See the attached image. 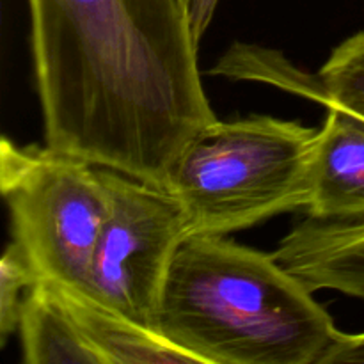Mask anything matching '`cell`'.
<instances>
[{
    "label": "cell",
    "instance_id": "cell-1",
    "mask_svg": "<svg viewBox=\"0 0 364 364\" xmlns=\"http://www.w3.org/2000/svg\"><path fill=\"white\" fill-rule=\"evenodd\" d=\"M155 331L199 364H318L340 334L274 252L205 233L178 247Z\"/></svg>",
    "mask_w": 364,
    "mask_h": 364
},
{
    "label": "cell",
    "instance_id": "cell-7",
    "mask_svg": "<svg viewBox=\"0 0 364 364\" xmlns=\"http://www.w3.org/2000/svg\"><path fill=\"white\" fill-rule=\"evenodd\" d=\"M304 212L318 220L364 217V123L327 107Z\"/></svg>",
    "mask_w": 364,
    "mask_h": 364
},
{
    "label": "cell",
    "instance_id": "cell-11",
    "mask_svg": "<svg viewBox=\"0 0 364 364\" xmlns=\"http://www.w3.org/2000/svg\"><path fill=\"white\" fill-rule=\"evenodd\" d=\"M318 364H364V333H340Z\"/></svg>",
    "mask_w": 364,
    "mask_h": 364
},
{
    "label": "cell",
    "instance_id": "cell-2",
    "mask_svg": "<svg viewBox=\"0 0 364 364\" xmlns=\"http://www.w3.org/2000/svg\"><path fill=\"white\" fill-rule=\"evenodd\" d=\"M318 132L265 114L205 124L166 185L183 205L191 233L228 235L304 210Z\"/></svg>",
    "mask_w": 364,
    "mask_h": 364
},
{
    "label": "cell",
    "instance_id": "cell-8",
    "mask_svg": "<svg viewBox=\"0 0 364 364\" xmlns=\"http://www.w3.org/2000/svg\"><path fill=\"white\" fill-rule=\"evenodd\" d=\"M55 287L102 364H199L194 355L169 343L156 331L135 323L89 295Z\"/></svg>",
    "mask_w": 364,
    "mask_h": 364
},
{
    "label": "cell",
    "instance_id": "cell-13",
    "mask_svg": "<svg viewBox=\"0 0 364 364\" xmlns=\"http://www.w3.org/2000/svg\"><path fill=\"white\" fill-rule=\"evenodd\" d=\"M363 4H364V0H363Z\"/></svg>",
    "mask_w": 364,
    "mask_h": 364
},
{
    "label": "cell",
    "instance_id": "cell-5",
    "mask_svg": "<svg viewBox=\"0 0 364 364\" xmlns=\"http://www.w3.org/2000/svg\"><path fill=\"white\" fill-rule=\"evenodd\" d=\"M210 73L267 82L364 123V31L340 43L316 75L297 70L274 50L249 45L228 50Z\"/></svg>",
    "mask_w": 364,
    "mask_h": 364
},
{
    "label": "cell",
    "instance_id": "cell-4",
    "mask_svg": "<svg viewBox=\"0 0 364 364\" xmlns=\"http://www.w3.org/2000/svg\"><path fill=\"white\" fill-rule=\"evenodd\" d=\"M103 174L110 210L92 259L91 297L155 331L167 272L191 224L167 188L109 167Z\"/></svg>",
    "mask_w": 364,
    "mask_h": 364
},
{
    "label": "cell",
    "instance_id": "cell-10",
    "mask_svg": "<svg viewBox=\"0 0 364 364\" xmlns=\"http://www.w3.org/2000/svg\"><path fill=\"white\" fill-rule=\"evenodd\" d=\"M41 279L38 267L20 242L13 240L6 247L0 262V341L18 331L21 302L32 287Z\"/></svg>",
    "mask_w": 364,
    "mask_h": 364
},
{
    "label": "cell",
    "instance_id": "cell-3",
    "mask_svg": "<svg viewBox=\"0 0 364 364\" xmlns=\"http://www.w3.org/2000/svg\"><path fill=\"white\" fill-rule=\"evenodd\" d=\"M0 188L20 242L52 283L91 297L96 245L109 217L103 167L52 146L2 139Z\"/></svg>",
    "mask_w": 364,
    "mask_h": 364
},
{
    "label": "cell",
    "instance_id": "cell-9",
    "mask_svg": "<svg viewBox=\"0 0 364 364\" xmlns=\"http://www.w3.org/2000/svg\"><path fill=\"white\" fill-rule=\"evenodd\" d=\"M18 333L25 364H102L52 281L41 279L21 302Z\"/></svg>",
    "mask_w": 364,
    "mask_h": 364
},
{
    "label": "cell",
    "instance_id": "cell-12",
    "mask_svg": "<svg viewBox=\"0 0 364 364\" xmlns=\"http://www.w3.org/2000/svg\"><path fill=\"white\" fill-rule=\"evenodd\" d=\"M220 0H191V23L194 38L201 41L210 27Z\"/></svg>",
    "mask_w": 364,
    "mask_h": 364
},
{
    "label": "cell",
    "instance_id": "cell-6",
    "mask_svg": "<svg viewBox=\"0 0 364 364\" xmlns=\"http://www.w3.org/2000/svg\"><path fill=\"white\" fill-rule=\"evenodd\" d=\"M274 256L313 294L334 290L364 302V217H308L281 238Z\"/></svg>",
    "mask_w": 364,
    "mask_h": 364
}]
</instances>
